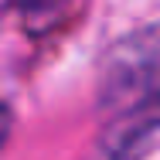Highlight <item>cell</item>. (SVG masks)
Segmentation results:
<instances>
[{"label":"cell","mask_w":160,"mask_h":160,"mask_svg":"<svg viewBox=\"0 0 160 160\" xmlns=\"http://www.w3.org/2000/svg\"><path fill=\"white\" fill-rule=\"evenodd\" d=\"M96 143L106 160H140L160 136V21L112 38L96 65Z\"/></svg>","instance_id":"obj_1"},{"label":"cell","mask_w":160,"mask_h":160,"mask_svg":"<svg viewBox=\"0 0 160 160\" xmlns=\"http://www.w3.org/2000/svg\"><path fill=\"white\" fill-rule=\"evenodd\" d=\"M65 0H3V10L7 14H17L24 24H34L41 17H51Z\"/></svg>","instance_id":"obj_2"}]
</instances>
